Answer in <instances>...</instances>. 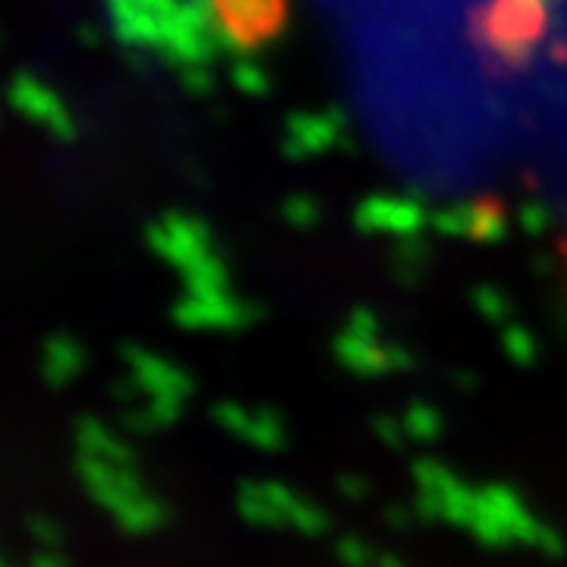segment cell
I'll use <instances>...</instances> for the list:
<instances>
[{"mask_svg":"<svg viewBox=\"0 0 567 567\" xmlns=\"http://www.w3.org/2000/svg\"><path fill=\"white\" fill-rule=\"evenodd\" d=\"M369 567H404V565H401V558H398V555L385 551V555H375V558H372V565H369Z\"/></svg>","mask_w":567,"mask_h":567,"instance_id":"9c48e42d","label":"cell"},{"mask_svg":"<svg viewBox=\"0 0 567 567\" xmlns=\"http://www.w3.org/2000/svg\"><path fill=\"white\" fill-rule=\"evenodd\" d=\"M293 527L300 529V533H306V536H319V533H324V517L316 511V507L309 505H297L290 507V517H287Z\"/></svg>","mask_w":567,"mask_h":567,"instance_id":"5b68a950","label":"cell"},{"mask_svg":"<svg viewBox=\"0 0 567 567\" xmlns=\"http://www.w3.org/2000/svg\"><path fill=\"white\" fill-rule=\"evenodd\" d=\"M334 551H338L341 565H347V567H369L372 565V558H375V555L369 551V546H365V543H360V539H353V536L338 539Z\"/></svg>","mask_w":567,"mask_h":567,"instance_id":"277c9868","label":"cell"},{"mask_svg":"<svg viewBox=\"0 0 567 567\" xmlns=\"http://www.w3.org/2000/svg\"><path fill=\"white\" fill-rule=\"evenodd\" d=\"M215 13L234 39L256 44L281 25L284 0H215Z\"/></svg>","mask_w":567,"mask_h":567,"instance_id":"6da1fadb","label":"cell"},{"mask_svg":"<svg viewBox=\"0 0 567 567\" xmlns=\"http://www.w3.org/2000/svg\"><path fill=\"white\" fill-rule=\"evenodd\" d=\"M29 529H32V536L39 539L41 546H58V539H61V533L58 527L51 524V520H44V517H29Z\"/></svg>","mask_w":567,"mask_h":567,"instance_id":"8992f818","label":"cell"},{"mask_svg":"<svg viewBox=\"0 0 567 567\" xmlns=\"http://www.w3.org/2000/svg\"><path fill=\"white\" fill-rule=\"evenodd\" d=\"M388 520H391L394 527L401 529L406 524V514H401V511H388Z\"/></svg>","mask_w":567,"mask_h":567,"instance_id":"30bf717a","label":"cell"},{"mask_svg":"<svg viewBox=\"0 0 567 567\" xmlns=\"http://www.w3.org/2000/svg\"><path fill=\"white\" fill-rule=\"evenodd\" d=\"M114 514H117V527L123 533H148L162 524V507L155 502H145V498H130Z\"/></svg>","mask_w":567,"mask_h":567,"instance_id":"7a4b0ae2","label":"cell"},{"mask_svg":"<svg viewBox=\"0 0 567 567\" xmlns=\"http://www.w3.org/2000/svg\"><path fill=\"white\" fill-rule=\"evenodd\" d=\"M240 514H244L249 524H265V527H275V524L284 520V514L268 498L265 488L244 486V492H240Z\"/></svg>","mask_w":567,"mask_h":567,"instance_id":"3957f363","label":"cell"},{"mask_svg":"<svg viewBox=\"0 0 567 567\" xmlns=\"http://www.w3.org/2000/svg\"><path fill=\"white\" fill-rule=\"evenodd\" d=\"M3 567H10V565H3Z\"/></svg>","mask_w":567,"mask_h":567,"instance_id":"8fae6325","label":"cell"},{"mask_svg":"<svg viewBox=\"0 0 567 567\" xmlns=\"http://www.w3.org/2000/svg\"><path fill=\"white\" fill-rule=\"evenodd\" d=\"M29 567H66V561H63V555H58V551H51V548L44 546L41 551L32 555Z\"/></svg>","mask_w":567,"mask_h":567,"instance_id":"ba28073f","label":"cell"},{"mask_svg":"<svg viewBox=\"0 0 567 567\" xmlns=\"http://www.w3.org/2000/svg\"><path fill=\"white\" fill-rule=\"evenodd\" d=\"M533 546H539L546 555H551V558H558L561 555V539H558V533L555 529H548V527H539V533H536V543Z\"/></svg>","mask_w":567,"mask_h":567,"instance_id":"52a82bcc","label":"cell"}]
</instances>
